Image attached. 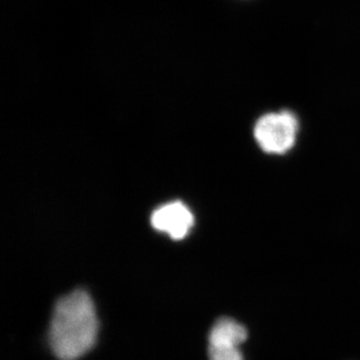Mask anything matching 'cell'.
Segmentation results:
<instances>
[{"instance_id": "obj_1", "label": "cell", "mask_w": 360, "mask_h": 360, "mask_svg": "<svg viewBox=\"0 0 360 360\" xmlns=\"http://www.w3.org/2000/svg\"><path fill=\"white\" fill-rule=\"evenodd\" d=\"M98 319L86 290H75L59 298L52 311L49 345L59 360H78L94 347Z\"/></svg>"}, {"instance_id": "obj_2", "label": "cell", "mask_w": 360, "mask_h": 360, "mask_svg": "<svg viewBox=\"0 0 360 360\" xmlns=\"http://www.w3.org/2000/svg\"><path fill=\"white\" fill-rule=\"evenodd\" d=\"M298 131L300 120L292 111H272L258 118L253 136L264 153L283 155L295 148Z\"/></svg>"}, {"instance_id": "obj_3", "label": "cell", "mask_w": 360, "mask_h": 360, "mask_svg": "<svg viewBox=\"0 0 360 360\" xmlns=\"http://www.w3.org/2000/svg\"><path fill=\"white\" fill-rule=\"evenodd\" d=\"M151 225L156 231L165 232L172 239L180 240L193 229V213L181 201H172L153 212Z\"/></svg>"}, {"instance_id": "obj_4", "label": "cell", "mask_w": 360, "mask_h": 360, "mask_svg": "<svg viewBox=\"0 0 360 360\" xmlns=\"http://www.w3.org/2000/svg\"><path fill=\"white\" fill-rule=\"evenodd\" d=\"M248 330L240 322L231 317L217 319L208 335V345H236L241 347L248 340Z\"/></svg>"}, {"instance_id": "obj_5", "label": "cell", "mask_w": 360, "mask_h": 360, "mask_svg": "<svg viewBox=\"0 0 360 360\" xmlns=\"http://www.w3.org/2000/svg\"><path fill=\"white\" fill-rule=\"evenodd\" d=\"M210 360H245L240 347L236 345H208Z\"/></svg>"}]
</instances>
